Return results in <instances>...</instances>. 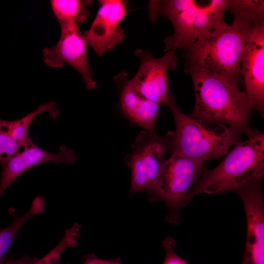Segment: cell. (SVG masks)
<instances>
[{"mask_svg": "<svg viewBox=\"0 0 264 264\" xmlns=\"http://www.w3.org/2000/svg\"><path fill=\"white\" fill-rule=\"evenodd\" d=\"M245 92L253 109L262 116L264 111V22L252 30L245 43L240 65Z\"/></svg>", "mask_w": 264, "mask_h": 264, "instance_id": "12", "label": "cell"}, {"mask_svg": "<svg viewBox=\"0 0 264 264\" xmlns=\"http://www.w3.org/2000/svg\"><path fill=\"white\" fill-rule=\"evenodd\" d=\"M128 2L100 0L99 9L89 29L84 36L87 44L99 56L119 44L124 37L120 24L129 12Z\"/></svg>", "mask_w": 264, "mask_h": 264, "instance_id": "10", "label": "cell"}, {"mask_svg": "<svg viewBox=\"0 0 264 264\" xmlns=\"http://www.w3.org/2000/svg\"><path fill=\"white\" fill-rule=\"evenodd\" d=\"M45 111L49 112L53 116H56L59 113L56 103L50 101L41 104L36 110L20 119L8 121L0 118V130L21 143L33 144L34 143L28 133L30 124L38 115Z\"/></svg>", "mask_w": 264, "mask_h": 264, "instance_id": "15", "label": "cell"}, {"mask_svg": "<svg viewBox=\"0 0 264 264\" xmlns=\"http://www.w3.org/2000/svg\"><path fill=\"white\" fill-rule=\"evenodd\" d=\"M82 264H122V263L120 258L103 260L91 254L86 256Z\"/></svg>", "mask_w": 264, "mask_h": 264, "instance_id": "21", "label": "cell"}, {"mask_svg": "<svg viewBox=\"0 0 264 264\" xmlns=\"http://www.w3.org/2000/svg\"><path fill=\"white\" fill-rule=\"evenodd\" d=\"M134 55L139 60V69L131 82L145 98L158 104H167L171 93L168 80L169 70L176 69L178 60L175 49L167 51L161 58L154 57L148 51L138 49Z\"/></svg>", "mask_w": 264, "mask_h": 264, "instance_id": "9", "label": "cell"}, {"mask_svg": "<svg viewBox=\"0 0 264 264\" xmlns=\"http://www.w3.org/2000/svg\"><path fill=\"white\" fill-rule=\"evenodd\" d=\"M35 144L27 145L21 143L7 133L0 130V163L5 162Z\"/></svg>", "mask_w": 264, "mask_h": 264, "instance_id": "19", "label": "cell"}, {"mask_svg": "<svg viewBox=\"0 0 264 264\" xmlns=\"http://www.w3.org/2000/svg\"><path fill=\"white\" fill-rule=\"evenodd\" d=\"M260 180L236 190L244 205L246 237L242 264H264V203Z\"/></svg>", "mask_w": 264, "mask_h": 264, "instance_id": "11", "label": "cell"}, {"mask_svg": "<svg viewBox=\"0 0 264 264\" xmlns=\"http://www.w3.org/2000/svg\"><path fill=\"white\" fill-rule=\"evenodd\" d=\"M247 137L246 140L235 144L216 167L203 172L188 195V202L199 194L235 192L263 179L264 134L255 130Z\"/></svg>", "mask_w": 264, "mask_h": 264, "instance_id": "4", "label": "cell"}, {"mask_svg": "<svg viewBox=\"0 0 264 264\" xmlns=\"http://www.w3.org/2000/svg\"><path fill=\"white\" fill-rule=\"evenodd\" d=\"M185 71L192 78L195 95V106L189 116L220 122L247 137L255 131L249 126L253 106L245 91L223 78L199 69L185 67Z\"/></svg>", "mask_w": 264, "mask_h": 264, "instance_id": "1", "label": "cell"}, {"mask_svg": "<svg viewBox=\"0 0 264 264\" xmlns=\"http://www.w3.org/2000/svg\"><path fill=\"white\" fill-rule=\"evenodd\" d=\"M205 161L180 155L166 159L153 187L148 190L153 201H162L168 209L166 220L177 224L180 212L188 203V195L204 171Z\"/></svg>", "mask_w": 264, "mask_h": 264, "instance_id": "6", "label": "cell"}, {"mask_svg": "<svg viewBox=\"0 0 264 264\" xmlns=\"http://www.w3.org/2000/svg\"><path fill=\"white\" fill-rule=\"evenodd\" d=\"M81 226L78 223L67 229L59 244L45 256L37 259L33 264H60V260L63 252L67 248L77 244L80 237Z\"/></svg>", "mask_w": 264, "mask_h": 264, "instance_id": "18", "label": "cell"}, {"mask_svg": "<svg viewBox=\"0 0 264 264\" xmlns=\"http://www.w3.org/2000/svg\"><path fill=\"white\" fill-rule=\"evenodd\" d=\"M37 259L34 257L24 255L17 260H6L1 264H33Z\"/></svg>", "mask_w": 264, "mask_h": 264, "instance_id": "22", "label": "cell"}, {"mask_svg": "<svg viewBox=\"0 0 264 264\" xmlns=\"http://www.w3.org/2000/svg\"><path fill=\"white\" fill-rule=\"evenodd\" d=\"M176 124V130L166 136L172 155L205 160L226 154L230 147L241 141V133L213 120L194 118L182 113L170 94L166 104Z\"/></svg>", "mask_w": 264, "mask_h": 264, "instance_id": "3", "label": "cell"}, {"mask_svg": "<svg viewBox=\"0 0 264 264\" xmlns=\"http://www.w3.org/2000/svg\"><path fill=\"white\" fill-rule=\"evenodd\" d=\"M256 26L235 18L231 25L225 22L219 24L184 50L185 67L199 69L239 87L243 82L240 65L243 47Z\"/></svg>", "mask_w": 264, "mask_h": 264, "instance_id": "2", "label": "cell"}, {"mask_svg": "<svg viewBox=\"0 0 264 264\" xmlns=\"http://www.w3.org/2000/svg\"><path fill=\"white\" fill-rule=\"evenodd\" d=\"M44 203L41 197L33 201L30 209L22 216L15 218L11 225L0 230V264L6 261V255L18 232L22 225L32 217L42 213Z\"/></svg>", "mask_w": 264, "mask_h": 264, "instance_id": "16", "label": "cell"}, {"mask_svg": "<svg viewBox=\"0 0 264 264\" xmlns=\"http://www.w3.org/2000/svg\"><path fill=\"white\" fill-rule=\"evenodd\" d=\"M114 80L119 87L120 107L125 116L145 131L154 132L159 105L143 96L125 72L117 74Z\"/></svg>", "mask_w": 264, "mask_h": 264, "instance_id": "14", "label": "cell"}, {"mask_svg": "<svg viewBox=\"0 0 264 264\" xmlns=\"http://www.w3.org/2000/svg\"></svg>", "mask_w": 264, "mask_h": 264, "instance_id": "23", "label": "cell"}, {"mask_svg": "<svg viewBox=\"0 0 264 264\" xmlns=\"http://www.w3.org/2000/svg\"><path fill=\"white\" fill-rule=\"evenodd\" d=\"M168 150L166 137L142 131L136 136L125 160L131 172L130 193L149 190L154 185Z\"/></svg>", "mask_w": 264, "mask_h": 264, "instance_id": "7", "label": "cell"}, {"mask_svg": "<svg viewBox=\"0 0 264 264\" xmlns=\"http://www.w3.org/2000/svg\"><path fill=\"white\" fill-rule=\"evenodd\" d=\"M58 22L61 28L60 39L53 47L43 49L44 62L54 68L68 64L81 74L87 89L95 88L97 83L88 62L87 44L78 23L74 21Z\"/></svg>", "mask_w": 264, "mask_h": 264, "instance_id": "8", "label": "cell"}, {"mask_svg": "<svg viewBox=\"0 0 264 264\" xmlns=\"http://www.w3.org/2000/svg\"><path fill=\"white\" fill-rule=\"evenodd\" d=\"M229 2L213 0L202 6L191 0H150L148 13L153 22L164 16L173 25L174 34L164 40L165 51L177 48L184 51L203 34L224 22Z\"/></svg>", "mask_w": 264, "mask_h": 264, "instance_id": "5", "label": "cell"}, {"mask_svg": "<svg viewBox=\"0 0 264 264\" xmlns=\"http://www.w3.org/2000/svg\"><path fill=\"white\" fill-rule=\"evenodd\" d=\"M175 241L170 237L166 238L162 242V245L165 250V257L162 264H188L184 259L180 258L175 252L174 247Z\"/></svg>", "mask_w": 264, "mask_h": 264, "instance_id": "20", "label": "cell"}, {"mask_svg": "<svg viewBox=\"0 0 264 264\" xmlns=\"http://www.w3.org/2000/svg\"><path fill=\"white\" fill-rule=\"evenodd\" d=\"M76 161V156L74 151L66 145H62L60 148L58 154L48 152L36 144L26 148L1 164L0 199L9 185L32 167L46 162L70 164Z\"/></svg>", "mask_w": 264, "mask_h": 264, "instance_id": "13", "label": "cell"}, {"mask_svg": "<svg viewBox=\"0 0 264 264\" xmlns=\"http://www.w3.org/2000/svg\"><path fill=\"white\" fill-rule=\"evenodd\" d=\"M90 0H52V11L58 21H74L83 23L89 15Z\"/></svg>", "mask_w": 264, "mask_h": 264, "instance_id": "17", "label": "cell"}]
</instances>
